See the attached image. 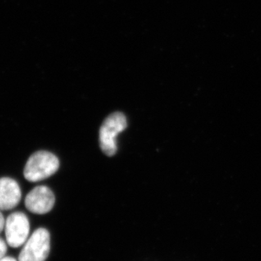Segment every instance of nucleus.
Masks as SVG:
<instances>
[{"mask_svg": "<svg viewBox=\"0 0 261 261\" xmlns=\"http://www.w3.org/2000/svg\"><path fill=\"white\" fill-rule=\"evenodd\" d=\"M0 261H16V259H14L12 257H6L5 256L2 259H0Z\"/></svg>", "mask_w": 261, "mask_h": 261, "instance_id": "1a4fd4ad", "label": "nucleus"}, {"mask_svg": "<svg viewBox=\"0 0 261 261\" xmlns=\"http://www.w3.org/2000/svg\"><path fill=\"white\" fill-rule=\"evenodd\" d=\"M5 236L7 244L12 248L25 244L30 232L28 217L22 212H14L8 217L5 223Z\"/></svg>", "mask_w": 261, "mask_h": 261, "instance_id": "20e7f679", "label": "nucleus"}, {"mask_svg": "<svg viewBox=\"0 0 261 261\" xmlns=\"http://www.w3.org/2000/svg\"><path fill=\"white\" fill-rule=\"evenodd\" d=\"M126 128L127 120L122 113L112 114L104 121L99 132V143L105 155L113 156L116 154L117 136Z\"/></svg>", "mask_w": 261, "mask_h": 261, "instance_id": "f03ea898", "label": "nucleus"}, {"mask_svg": "<svg viewBox=\"0 0 261 261\" xmlns=\"http://www.w3.org/2000/svg\"><path fill=\"white\" fill-rule=\"evenodd\" d=\"M55 197L52 190L46 186H38L27 195L25 205L34 214L43 215L49 212L55 205Z\"/></svg>", "mask_w": 261, "mask_h": 261, "instance_id": "39448f33", "label": "nucleus"}, {"mask_svg": "<svg viewBox=\"0 0 261 261\" xmlns=\"http://www.w3.org/2000/svg\"><path fill=\"white\" fill-rule=\"evenodd\" d=\"M5 217H4L2 213H1V212H0V233H1V232H2L3 229H5Z\"/></svg>", "mask_w": 261, "mask_h": 261, "instance_id": "6e6552de", "label": "nucleus"}, {"mask_svg": "<svg viewBox=\"0 0 261 261\" xmlns=\"http://www.w3.org/2000/svg\"><path fill=\"white\" fill-rule=\"evenodd\" d=\"M20 199L21 190L18 182L10 177L0 178V211L15 208Z\"/></svg>", "mask_w": 261, "mask_h": 261, "instance_id": "423d86ee", "label": "nucleus"}, {"mask_svg": "<svg viewBox=\"0 0 261 261\" xmlns=\"http://www.w3.org/2000/svg\"><path fill=\"white\" fill-rule=\"evenodd\" d=\"M49 252V232L45 228H38L25 242L19 255V261H45Z\"/></svg>", "mask_w": 261, "mask_h": 261, "instance_id": "7ed1b4c3", "label": "nucleus"}, {"mask_svg": "<svg viewBox=\"0 0 261 261\" xmlns=\"http://www.w3.org/2000/svg\"><path fill=\"white\" fill-rule=\"evenodd\" d=\"M59 168V161L53 153L40 150L32 154L24 169V177L29 182H38L55 174Z\"/></svg>", "mask_w": 261, "mask_h": 261, "instance_id": "f257e3e1", "label": "nucleus"}, {"mask_svg": "<svg viewBox=\"0 0 261 261\" xmlns=\"http://www.w3.org/2000/svg\"><path fill=\"white\" fill-rule=\"evenodd\" d=\"M7 253V245L4 240L0 238V259L5 256Z\"/></svg>", "mask_w": 261, "mask_h": 261, "instance_id": "0eeeda50", "label": "nucleus"}]
</instances>
